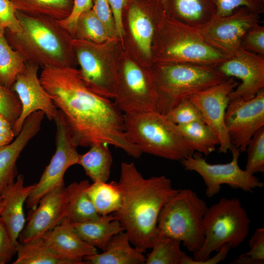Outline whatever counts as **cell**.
Masks as SVG:
<instances>
[{
  "label": "cell",
  "mask_w": 264,
  "mask_h": 264,
  "mask_svg": "<svg viewBox=\"0 0 264 264\" xmlns=\"http://www.w3.org/2000/svg\"><path fill=\"white\" fill-rule=\"evenodd\" d=\"M89 185L88 180H84L69 185L70 196L66 218L70 222H82L100 218L87 193Z\"/></svg>",
  "instance_id": "obj_27"
},
{
  "label": "cell",
  "mask_w": 264,
  "mask_h": 264,
  "mask_svg": "<svg viewBox=\"0 0 264 264\" xmlns=\"http://www.w3.org/2000/svg\"><path fill=\"white\" fill-rule=\"evenodd\" d=\"M13 264H74L55 252L41 237L17 244Z\"/></svg>",
  "instance_id": "obj_26"
},
{
  "label": "cell",
  "mask_w": 264,
  "mask_h": 264,
  "mask_svg": "<svg viewBox=\"0 0 264 264\" xmlns=\"http://www.w3.org/2000/svg\"><path fill=\"white\" fill-rule=\"evenodd\" d=\"M39 78L77 146L104 143L140 157L142 152L125 134L123 113L110 98L89 87L80 70L48 66L42 68Z\"/></svg>",
  "instance_id": "obj_1"
},
{
  "label": "cell",
  "mask_w": 264,
  "mask_h": 264,
  "mask_svg": "<svg viewBox=\"0 0 264 264\" xmlns=\"http://www.w3.org/2000/svg\"><path fill=\"white\" fill-rule=\"evenodd\" d=\"M250 250L242 254L250 257L258 264L264 263V228H257L249 241Z\"/></svg>",
  "instance_id": "obj_44"
},
{
  "label": "cell",
  "mask_w": 264,
  "mask_h": 264,
  "mask_svg": "<svg viewBox=\"0 0 264 264\" xmlns=\"http://www.w3.org/2000/svg\"><path fill=\"white\" fill-rule=\"evenodd\" d=\"M207 208L192 190L179 189L161 209L156 234L180 241L190 252L198 250L204 240L203 221Z\"/></svg>",
  "instance_id": "obj_7"
},
{
  "label": "cell",
  "mask_w": 264,
  "mask_h": 264,
  "mask_svg": "<svg viewBox=\"0 0 264 264\" xmlns=\"http://www.w3.org/2000/svg\"><path fill=\"white\" fill-rule=\"evenodd\" d=\"M117 183L121 204L112 214L130 242L144 252L152 247L161 209L179 189L174 188L171 180L165 176L144 177L133 162L121 163Z\"/></svg>",
  "instance_id": "obj_2"
},
{
  "label": "cell",
  "mask_w": 264,
  "mask_h": 264,
  "mask_svg": "<svg viewBox=\"0 0 264 264\" xmlns=\"http://www.w3.org/2000/svg\"><path fill=\"white\" fill-rule=\"evenodd\" d=\"M245 152L247 158L245 170L254 175L264 172V126L253 135Z\"/></svg>",
  "instance_id": "obj_35"
},
{
  "label": "cell",
  "mask_w": 264,
  "mask_h": 264,
  "mask_svg": "<svg viewBox=\"0 0 264 264\" xmlns=\"http://www.w3.org/2000/svg\"><path fill=\"white\" fill-rule=\"evenodd\" d=\"M5 29L0 26V83L11 88L18 74L24 68L26 60L8 43Z\"/></svg>",
  "instance_id": "obj_32"
},
{
  "label": "cell",
  "mask_w": 264,
  "mask_h": 264,
  "mask_svg": "<svg viewBox=\"0 0 264 264\" xmlns=\"http://www.w3.org/2000/svg\"><path fill=\"white\" fill-rule=\"evenodd\" d=\"M70 196L69 186H64L53 189L42 197L37 206L29 212L19 242L37 239L60 224L66 218Z\"/></svg>",
  "instance_id": "obj_17"
},
{
  "label": "cell",
  "mask_w": 264,
  "mask_h": 264,
  "mask_svg": "<svg viewBox=\"0 0 264 264\" xmlns=\"http://www.w3.org/2000/svg\"><path fill=\"white\" fill-rule=\"evenodd\" d=\"M241 47L264 57V26L258 23L250 28L242 38Z\"/></svg>",
  "instance_id": "obj_39"
},
{
  "label": "cell",
  "mask_w": 264,
  "mask_h": 264,
  "mask_svg": "<svg viewBox=\"0 0 264 264\" xmlns=\"http://www.w3.org/2000/svg\"><path fill=\"white\" fill-rule=\"evenodd\" d=\"M216 16L229 15L235 9L241 7H246L259 14L264 12V2L261 0H216Z\"/></svg>",
  "instance_id": "obj_38"
},
{
  "label": "cell",
  "mask_w": 264,
  "mask_h": 264,
  "mask_svg": "<svg viewBox=\"0 0 264 264\" xmlns=\"http://www.w3.org/2000/svg\"><path fill=\"white\" fill-rule=\"evenodd\" d=\"M92 9L105 26L109 36L116 34L113 15L108 0H94Z\"/></svg>",
  "instance_id": "obj_43"
},
{
  "label": "cell",
  "mask_w": 264,
  "mask_h": 264,
  "mask_svg": "<svg viewBox=\"0 0 264 264\" xmlns=\"http://www.w3.org/2000/svg\"><path fill=\"white\" fill-rule=\"evenodd\" d=\"M72 46L85 81L99 94L114 99L117 74L104 63L93 43L73 38Z\"/></svg>",
  "instance_id": "obj_18"
},
{
  "label": "cell",
  "mask_w": 264,
  "mask_h": 264,
  "mask_svg": "<svg viewBox=\"0 0 264 264\" xmlns=\"http://www.w3.org/2000/svg\"><path fill=\"white\" fill-rule=\"evenodd\" d=\"M181 242L175 238L156 234L153 241L152 251L146 258V264H180L185 253L181 251Z\"/></svg>",
  "instance_id": "obj_33"
},
{
  "label": "cell",
  "mask_w": 264,
  "mask_h": 264,
  "mask_svg": "<svg viewBox=\"0 0 264 264\" xmlns=\"http://www.w3.org/2000/svg\"><path fill=\"white\" fill-rule=\"evenodd\" d=\"M260 17V14L241 7L229 15L215 16L198 30L208 44L229 58L241 48L242 37L250 28L259 23Z\"/></svg>",
  "instance_id": "obj_12"
},
{
  "label": "cell",
  "mask_w": 264,
  "mask_h": 264,
  "mask_svg": "<svg viewBox=\"0 0 264 264\" xmlns=\"http://www.w3.org/2000/svg\"><path fill=\"white\" fill-rule=\"evenodd\" d=\"M218 67L227 77L241 81L230 93L229 101L249 100L264 88V57L241 47Z\"/></svg>",
  "instance_id": "obj_16"
},
{
  "label": "cell",
  "mask_w": 264,
  "mask_h": 264,
  "mask_svg": "<svg viewBox=\"0 0 264 264\" xmlns=\"http://www.w3.org/2000/svg\"><path fill=\"white\" fill-rule=\"evenodd\" d=\"M87 193L101 216L114 213L121 206V194L117 182H93L88 187Z\"/></svg>",
  "instance_id": "obj_29"
},
{
  "label": "cell",
  "mask_w": 264,
  "mask_h": 264,
  "mask_svg": "<svg viewBox=\"0 0 264 264\" xmlns=\"http://www.w3.org/2000/svg\"><path fill=\"white\" fill-rule=\"evenodd\" d=\"M56 127V150L37 183L26 200V207L34 209L41 198L53 189L64 186V176L71 166L77 164L79 154L62 113L53 120Z\"/></svg>",
  "instance_id": "obj_10"
},
{
  "label": "cell",
  "mask_w": 264,
  "mask_h": 264,
  "mask_svg": "<svg viewBox=\"0 0 264 264\" xmlns=\"http://www.w3.org/2000/svg\"><path fill=\"white\" fill-rule=\"evenodd\" d=\"M169 37L161 46V63L218 66L228 58L208 44L198 29L178 20H167Z\"/></svg>",
  "instance_id": "obj_8"
},
{
  "label": "cell",
  "mask_w": 264,
  "mask_h": 264,
  "mask_svg": "<svg viewBox=\"0 0 264 264\" xmlns=\"http://www.w3.org/2000/svg\"><path fill=\"white\" fill-rule=\"evenodd\" d=\"M77 39L101 43L109 37L107 29L92 9L82 13L76 23L73 35Z\"/></svg>",
  "instance_id": "obj_34"
},
{
  "label": "cell",
  "mask_w": 264,
  "mask_h": 264,
  "mask_svg": "<svg viewBox=\"0 0 264 264\" xmlns=\"http://www.w3.org/2000/svg\"><path fill=\"white\" fill-rule=\"evenodd\" d=\"M14 137L12 125L0 114V146L9 144Z\"/></svg>",
  "instance_id": "obj_46"
},
{
  "label": "cell",
  "mask_w": 264,
  "mask_h": 264,
  "mask_svg": "<svg viewBox=\"0 0 264 264\" xmlns=\"http://www.w3.org/2000/svg\"><path fill=\"white\" fill-rule=\"evenodd\" d=\"M2 220L0 218V264L9 262L17 253V244Z\"/></svg>",
  "instance_id": "obj_42"
},
{
  "label": "cell",
  "mask_w": 264,
  "mask_h": 264,
  "mask_svg": "<svg viewBox=\"0 0 264 264\" xmlns=\"http://www.w3.org/2000/svg\"><path fill=\"white\" fill-rule=\"evenodd\" d=\"M23 176L20 175L11 183L2 195L3 203L0 218L5 223L13 241L18 243L25 224L23 205L34 184L24 186Z\"/></svg>",
  "instance_id": "obj_21"
},
{
  "label": "cell",
  "mask_w": 264,
  "mask_h": 264,
  "mask_svg": "<svg viewBox=\"0 0 264 264\" xmlns=\"http://www.w3.org/2000/svg\"><path fill=\"white\" fill-rule=\"evenodd\" d=\"M3 203V196L1 195L0 196V217L2 209Z\"/></svg>",
  "instance_id": "obj_47"
},
{
  "label": "cell",
  "mask_w": 264,
  "mask_h": 264,
  "mask_svg": "<svg viewBox=\"0 0 264 264\" xmlns=\"http://www.w3.org/2000/svg\"><path fill=\"white\" fill-rule=\"evenodd\" d=\"M114 103L123 114L156 110L152 75H147L134 62L127 60L117 76Z\"/></svg>",
  "instance_id": "obj_11"
},
{
  "label": "cell",
  "mask_w": 264,
  "mask_h": 264,
  "mask_svg": "<svg viewBox=\"0 0 264 264\" xmlns=\"http://www.w3.org/2000/svg\"><path fill=\"white\" fill-rule=\"evenodd\" d=\"M224 122L231 145L245 152L253 135L264 126V88L249 100L229 101Z\"/></svg>",
  "instance_id": "obj_13"
},
{
  "label": "cell",
  "mask_w": 264,
  "mask_h": 264,
  "mask_svg": "<svg viewBox=\"0 0 264 264\" xmlns=\"http://www.w3.org/2000/svg\"></svg>",
  "instance_id": "obj_49"
},
{
  "label": "cell",
  "mask_w": 264,
  "mask_h": 264,
  "mask_svg": "<svg viewBox=\"0 0 264 264\" xmlns=\"http://www.w3.org/2000/svg\"><path fill=\"white\" fill-rule=\"evenodd\" d=\"M92 0H73L72 11L66 19L57 21L59 24L72 36L77 21L84 12L92 9Z\"/></svg>",
  "instance_id": "obj_40"
},
{
  "label": "cell",
  "mask_w": 264,
  "mask_h": 264,
  "mask_svg": "<svg viewBox=\"0 0 264 264\" xmlns=\"http://www.w3.org/2000/svg\"><path fill=\"white\" fill-rule=\"evenodd\" d=\"M127 233L121 231L112 237L106 249L101 254L86 256L83 260L91 264H143L146 257L130 245Z\"/></svg>",
  "instance_id": "obj_22"
},
{
  "label": "cell",
  "mask_w": 264,
  "mask_h": 264,
  "mask_svg": "<svg viewBox=\"0 0 264 264\" xmlns=\"http://www.w3.org/2000/svg\"><path fill=\"white\" fill-rule=\"evenodd\" d=\"M166 115L177 125L194 122L205 123L200 111L189 98L182 100Z\"/></svg>",
  "instance_id": "obj_36"
},
{
  "label": "cell",
  "mask_w": 264,
  "mask_h": 264,
  "mask_svg": "<svg viewBox=\"0 0 264 264\" xmlns=\"http://www.w3.org/2000/svg\"><path fill=\"white\" fill-rule=\"evenodd\" d=\"M233 77L190 96L188 98L198 109L205 121L219 141V152L226 153L232 145L224 122L229 94L238 85Z\"/></svg>",
  "instance_id": "obj_15"
},
{
  "label": "cell",
  "mask_w": 264,
  "mask_h": 264,
  "mask_svg": "<svg viewBox=\"0 0 264 264\" xmlns=\"http://www.w3.org/2000/svg\"><path fill=\"white\" fill-rule=\"evenodd\" d=\"M114 19L116 35L122 38L124 33L122 21V11L126 0H108Z\"/></svg>",
  "instance_id": "obj_45"
},
{
  "label": "cell",
  "mask_w": 264,
  "mask_h": 264,
  "mask_svg": "<svg viewBox=\"0 0 264 264\" xmlns=\"http://www.w3.org/2000/svg\"><path fill=\"white\" fill-rule=\"evenodd\" d=\"M262 1L264 2V0H261Z\"/></svg>",
  "instance_id": "obj_48"
},
{
  "label": "cell",
  "mask_w": 264,
  "mask_h": 264,
  "mask_svg": "<svg viewBox=\"0 0 264 264\" xmlns=\"http://www.w3.org/2000/svg\"><path fill=\"white\" fill-rule=\"evenodd\" d=\"M44 114L41 111L31 114L25 120L15 139L0 146V196L17 174L16 162L22 150L41 129Z\"/></svg>",
  "instance_id": "obj_19"
},
{
  "label": "cell",
  "mask_w": 264,
  "mask_h": 264,
  "mask_svg": "<svg viewBox=\"0 0 264 264\" xmlns=\"http://www.w3.org/2000/svg\"><path fill=\"white\" fill-rule=\"evenodd\" d=\"M40 237L57 254L74 264H86L85 257L98 253L96 247L78 236L66 218Z\"/></svg>",
  "instance_id": "obj_20"
},
{
  "label": "cell",
  "mask_w": 264,
  "mask_h": 264,
  "mask_svg": "<svg viewBox=\"0 0 264 264\" xmlns=\"http://www.w3.org/2000/svg\"><path fill=\"white\" fill-rule=\"evenodd\" d=\"M229 150L232 158L225 164H210L199 153L180 161L185 170L194 171L201 176L206 185L205 195L208 198L218 194L224 184L246 192H252L264 186V182L254 175L240 168L238 163L240 151L233 145Z\"/></svg>",
  "instance_id": "obj_9"
},
{
  "label": "cell",
  "mask_w": 264,
  "mask_h": 264,
  "mask_svg": "<svg viewBox=\"0 0 264 264\" xmlns=\"http://www.w3.org/2000/svg\"><path fill=\"white\" fill-rule=\"evenodd\" d=\"M16 11L31 16H43L57 21L66 19L73 0H10Z\"/></svg>",
  "instance_id": "obj_28"
},
{
  "label": "cell",
  "mask_w": 264,
  "mask_h": 264,
  "mask_svg": "<svg viewBox=\"0 0 264 264\" xmlns=\"http://www.w3.org/2000/svg\"><path fill=\"white\" fill-rule=\"evenodd\" d=\"M71 224L83 240L103 251L113 236L124 231L112 213L101 216L97 220Z\"/></svg>",
  "instance_id": "obj_23"
},
{
  "label": "cell",
  "mask_w": 264,
  "mask_h": 264,
  "mask_svg": "<svg viewBox=\"0 0 264 264\" xmlns=\"http://www.w3.org/2000/svg\"><path fill=\"white\" fill-rule=\"evenodd\" d=\"M21 30H5L10 45L26 62L46 66L73 67L75 56L73 38L57 21L43 16H31L16 11Z\"/></svg>",
  "instance_id": "obj_3"
},
{
  "label": "cell",
  "mask_w": 264,
  "mask_h": 264,
  "mask_svg": "<svg viewBox=\"0 0 264 264\" xmlns=\"http://www.w3.org/2000/svg\"><path fill=\"white\" fill-rule=\"evenodd\" d=\"M16 10L10 0H0V26L13 32L21 30Z\"/></svg>",
  "instance_id": "obj_41"
},
{
  "label": "cell",
  "mask_w": 264,
  "mask_h": 264,
  "mask_svg": "<svg viewBox=\"0 0 264 264\" xmlns=\"http://www.w3.org/2000/svg\"><path fill=\"white\" fill-rule=\"evenodd\" d=\"M128 22L132 35L138 47L146 57L150 58L154 33L152 20L140 7L132 4L129 11Z\"/></svg>",
  "instance_id": "obj_31"
},
{
  "label": "cell",
  "mask_w": 264,
  "mask_h": 264,
  "mask_svg": "<svg viewBox=\"0 0 264 264\" xmlns=\"http://www.w3.org/2000/svg\"><path fill=\"white\" fill-rule=\"evenodd\" d=\"M123 114L125 134L142 153L179 161L194 154L166 114L157 110Z\"/></svg>",
  "instance_id": "obj_5"
},
{
  "label": "cell",
  "mask_w": 264,
  "mask_h": 264,
  "mask_svg": "<svg viewBox=\"0 0 264 264\" xmlns=\"http://www.w3.org/2000/svg\"><path fill=\"white\" fill-rule=\"evenodd\" d=\"M21 111V104L16 93L0 83V114L13 126Z\"/></svg>",
  "instance_id": "obj_37"
},
{
  "label": "cell",
  "mask_w": 264,
  "mask_h": 264,
  "mask_svg": "<svg viewBox=\"0 0 264 264\" xmlns=\"http://www.w3.org/2000/svg\"><path fill=\"white\" fill-rule=\"evenodd\" d=\"M39 67L36 64L26 62L11 88L22 106L20 115L12 126L15 136L20 133L25 120L32 113L41 111L49 120H54L58 113V110L38 76Z\"/></svg>",
  "instance_id": "obj_14"
},
{
  "label": "cell",
  "mask_w": 264,
  "mask_h": 264,
  "mask_svg": "<svg viewBox=\"0 0 264 264\" xmlns=\"http://www.w3.org/2000/svg\"><path fill=\"white\" fill-rule=\"evenodd\" d=\"M108 146L104 143L94 144L86 153L79 154L77 164L83 168L93 182H107L110 177L112 156Z\"/></svg>",
  "instance_id": "obj_25"
},
{
  "label": "cell",
  "mask_w": 264,
  "mask_h": 264,
  "mask_svg": "<svg viewBox=\"0 0 264 264\" xmlns=\"http://www.w3.org/2000/svg\"><path fill=\"white\" fill-rule=\"evenodd\" d=\"M250 223L247 213L238 198H221L208 207L205 213L202 246L193 253V258L185 253L180 264H198L208 259L213 252H217L227 243L231 248L239 246L248 236Z\"/></svg>",
  "instance_id": "obj_6"
},
{
  "label": "cell",
  "mask_w": 264,
  "mask_h": 264,
  "mask_svg": "<svg viewBox=\"0 0 264 264\" xmlns=\"http://www.w3.org/2000/svg\"><path fill=\"white\" fill-rule=\"evenodd\" d=\"M177 126L185 140L194 152L207 156L219 145L217 135L205 123L194 122Z\"/></svg>",
  "instance_id": "obj_30"
},
{
  "label": "cell",
  "mask_w": 264,
  "mask_h": 264,
  "mask_svg": "<svg viewBox=\"0 0 264 264\" xmlns=\"http://www.w3.org/2000/svg\"><path fill=\"white\" fill-rule=\"evenodd\" d=\"M177 20L200 29L210 22L217 11L216 0H171Z\"/></svg>",
  "instance_id": "obj_24"
},
{
  "label": "cell",
  "mask_w": 264,
  "mask_h": 264,
  "mask_svg": "<svg viewBox=\"0 0 264 264\" xmlns=\"http://www.w3.org/2000/svg\"><path fill=\"white\" fill-rule=\"evenodd\" d=\"M152 77L156 110L164 114L193 94L229 78L218 66L192 63H160Z\"/></svg>",
  "instance_id": "obj_4"
}]
</instances>
